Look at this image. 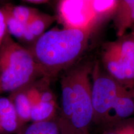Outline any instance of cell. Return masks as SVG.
Instances as JSON below:
<instances>
[{"instance_id":"cell-5","label":"cell","mask_w":134,"mask_h":134,"mask_svg":"<svg viewBox=\"0 0 134 134\" xmlns=\"http://www.w3.org/2000/svg\"><path fill=\"white\" fill-rule=\"evenodd\" d=\"M91 95L93 124L102 128L115 99L126 86L104 72L98 62L94 63L91 72Z\"/></svg>"},{"instance_id":"cell-6","label":"cell","mask_w":134,"mask_h":134,"mask_svg":"<svg viewBox=\"0 0 134 134\" xmlns=\"http://www.w3.org/2000/svg\"><path fill=\"white\" fill-rule=\"evenodd\" d=\"M59 18L65 28L91 31L99 20L94 11L92 0H65L58 4Z\"/></svg>"},{"instance_id":"cell-2","label":"cell","mask_w":134,"mask_h":134,"mask_svg":"<svg viewBox=\"0 0 134 134\" xmlns=\"http://www.w3.org/2000/svg\"><path fill=\"white\" fill-rule=\"evenodd\" d=\"M38 75L41 74L30 50L6 33L0 46V94L27 86Z\"/></svg>"},{"instance_id":"cell-9","label":"cell","mask_w":134,"mask_h":134,"mask_svg":"<svg viewBox=\"0 0 134 134\" xmlns=\"http://www.w3.org/2000/svg\"><path fill=\"white\" fill-rule=\"evenodd\" d=\"M55 19V17L37 12L26 24L23 39L28 42L36 40L45 32L46 29L52 24Z\"/></svg>"},{"instance_id":"cell-19","label":"cell","mask_w":134,"mask_h":134,"mask_svg":"<svg viewBox=\"0 0 134 134\" xmlns=\"http://www.w3.org/2000/svg\"><path fill=\"white\" fill-rule=\"evenodd\" d=\"M28 2L32 3H38V4H41V3H45L46 2V1H28Z\"/></svg>"},{"instance_id":"cell-13","label":"cell","mask_w":134,"mask_h":134,"mask_svg":"<svg viewBox=\"0 0 134 134\" xmlns=\"http://www.w3.org/2000/svg\"><path fill=\"white\" fill-rule=\"evenodd\" d=\"M18 134H61V131L56 117L52 120L32 122Z\"/></svg>"},{"instance_id":"cell-18","label":"cell","mask_w":134,"mask_h":134,"mask_svg":"<svg viewBox=\"0 0 134 134\" xmlns=\"http://www.w3.org/2000/svg\"><path fill=\"white\" fill-rule=\"evenodd\" d=\"M7 32L6 18L3 10L0 9V46L4 39L5 35Z\"/></svg>"},{"instance_id":"cell-4","label":"cell","mask_w":134,"mask_h":134,"mask_svg":"<svg viewBox=\"0 0 134 134\" xmlns=\"http://www.w3.org/2000/svg\"><path fill=\"white\" fill-rule=\"evenodd\" d=\"M102 63L105 72L126 86H134V32L105 45Z\"/></svg>"},{"instance_id":"cell-8","label":"cell","mask_w":134,"mask_h":134,"mask_svg":"<svg viewBox=\"0 0 134 134\" xmlns=\"http://www.w3.org/2000/svg\"><path fill=\"white\" fill-rule=\"evenodd\" d=\"M113 16L117 36L121 37L134 24V0L118 1Z\"/></svg>"},{"instance_id":"cell-1","label":"cell","mask_w":134,"mask_h":134,"mask_svg":"<svg viewBox=\"0 0 134 134\" xmlns=\"http://www.w3.org/2000/svg\"><path fill=\"white\" fill-rule=\"evenodd\" d=\"M91 32L55 28L37 38L29 50L42 76L50 79L73 66L88 46Z\"/></svg>"},{"instance_id":"cell-20","label":"cell","mask_w":134,"mask_h":134,"mask_svg":"<svg viewBox=\"0 0 134 134\" xmlns=\"http://www.w3.org/2000/svg\"><path fill=\"white\" fill-rule=\"evenodd\" d=\"M1 130H2V129H1V125H0V132H1Z\"/></svg>"},{"instance_id":"cell-16","label":"cell","mask_w":134,"mask_h":134,"mask_svg":"<svg viewBox=\"0 0 134 134\" xmlns=\"http://www.w3.org/2000/svg\"><path fill=\"white\" fill-rule=\"evenodd\" d=\"M3 11L6 18L7 31L15 37L23 38L26 30V25L15 19L7 9Z\"/></svg>"},{"instance_id":"cell-7","label":"cell","mask_w":134,"mask_h":134,"mask_svg":"<svg viewBox=\"0 0 134 134\" xmlns=\"http://www.w3.org/2000/svg\"><path fill=\"white\" fill-rule=\"evenodd\" d=\"M133 115L134 86H126L115 99L109 111L103 127L129 119Z\"/></svg>"},{"instance_id":"cell-3","label":"cell","mask_w":134,"mask_h":134,"mask_svg":"<svg viewBox=\"0 0 134 134\" xmlns=\"http://www.w3.org/2000/svg\"><path fill=\"white\" fill-rule=\"evenodd\" d=\"M93 65L83 62L66 70L73 90V104L69 122L61 134H91L94 115L91 95Z\"/></svg>"},{"instance_id":"cell-17","label":"cell","mask_w":134,"mask_h":134,"mask_svg":"<svg viewBox=\"0 0 134 134\" xmlns=\"http://www.w3.org/2000/svg\"><path fill=\"white\" fill-rule=\"evenodd\" d=\"M7 9L15 19L26 25L30 21L34 15L37 12L36 10L23 6L8 8Z\"/></svg>"},{"instance_id":"cell-15","label":"cell","mask_w":134,"mask_h":134,"mask_svg":"<svg viewBox=\"0 0 134 134\" xmlns=\"http://www.w3.org/2000/svg\"><path fill=\"white\" fill-rule=\"evenodd\" d=\"M117 0H92V5L95 14L99 21L113 16L116 9Z\"/></svg>"},{"instance_id":"cell-14","label":"cell","mask_w":134,"mask_h":134,"mask_svg":"<svg viewBox=\"0 0 134 134\" xmlns=\"http://www.w3.org/2000/svg\"><path fill=\"white\" fill-rule=\"evenodd\" d=\"M100 134H134V117L104 127Z\"/></svg>"},{"instance_id":"cell-12","label":"cell","mask_w":134,"mask_h":134,"mask_svg":"<svg viewBox=\"0 0 134 134\" xmlns=\"http://www.w3.org/2000/svg\"><path fill=\"white\" fill-rule=\"evenodd\" d=\"M57 105L56 100L52 102H39L32 108L31 120L38 122L52 120L56 118Z\"/></svg>"},{"instance_id":"cell-11","label":"cell","mask_w":134,"mask_h":134,"mask_svg":"<svg viewBox=\"0 0 134 134\" xmlns=\"http://www.w3.org/2000/svg\"><path fill=\"white\" fill-rule=\"evenodd\" d=\"M14 104L18 116V124L31 120L32 104L25 88L13 93L9 98Z\"/></svg>"},{"instance_id":"cell-10","label":"cell","mask_w":134,"mask_h":134,"mask_svg":"<svg viewBox=\"0 0 134 134\" xmlns=\"http://www.w3.org/2000/svg\"><path fill=\"white\" fill-rule=\"evenodd\" d=\"M0 125L6 132H14L19 127L16 110L9 98H0Z\"/></svg>"}]
</instances>
